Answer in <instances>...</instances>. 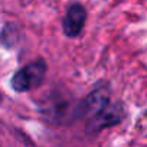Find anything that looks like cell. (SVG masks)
<instances>
[{
    "label": "cell",
    "mask_w": 147,
    "mask_h": 147,
    "mask_svg": "<svg viewBox=\"0 0 147 147\" xmlns=\"http://www.w3.org/2000/svg\"><path fill=\"white\" fill-rule=\"evenodd\" d=\"M46 74V65L43 61H35L28 65H25L22 69H19L13 78H12V87L18 92H26L36 87H39L45 78Z\"/></svg>",
    "instance_id": "1"
},
{
    "label": "cell",
    "mask_w": 147,
    "mask_h": 147,
    "mask_svg": "<svg viewBox=\"0 0 147 147\" xmlns=\"http://www.w3.org/2000/svg\"><path fill=\"white\" fill-rule=\"evenodd\" d=\"M123 115H124V110L120 102H108L98 113L90 117L87 130L90 133H97L102 128H107V127H111L120 123Z\"/></svg>",
    "instance_id": "2"
},
{
    "label": "cell",
    "mask_w": 147,
    "mask_h": 147,
    "mask_svg": "<svg viewBox=\"0 0 147 147\" xmlns=\"http://www.w3.org/2000/svg\"><path fill=\"white\" fill-rule=\"evenodd\" d=\"M87 19V12L82 5L74 3L68 7L66 15L63 18V32L68 36H77L84 28Z\"/></svg>",
    "instance_id": "3"
}]
</instances>
